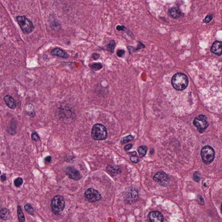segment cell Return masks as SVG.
Returning <instances> with one entry per match:
<instances>
[{
    "label": "cell",
    "instance_id": "1",
    "mask_svg": "<svg viewBox=\"0 0 222 222\" xmlns=\"http://www.w3.org/2000/svg\"><path fill=\"white\" fill-rule=\"evenodd\" d=\"M171 84L173 87L176 90H184L188 85V78L183 73H177L174 75L172 78Z\"/></svg>",
    "mask_w": 222,
    "mask_h": 222
},
{
    "label": "cell",
    "instance_id": "2",
    "mask_svg": "<svg viewBox=\"0 0 222 222\" xmlns=\"http://www.w3.org/2000/svg\"><path fill=\"white\" fill-rule=\"evenodd\" d=\"M108 135L107 129L104 125L96 124L92 129L91 136L95 140H103L106 139Z\"/></svg>",
    "mask_w": 222,
    "mask_h": 222
},
{
    "label": "cell",
    "instance_id": "3",
    "mask_svg": "<svg viewBox=\"0 0 222 222\" xmlns=\"http://www.w3.org/2000/svg\"><path fill=\"white\" fill-rule=\"evenodd\" d=\"M52 212L56 215L61 214L65 207V201L61 195L55 196L52 200L51 204Z\"/></svg>",
    "mask_w": 222,
    "mask_h": 222
},
{
    "label": "cell",
    "instance_id": "4",
    "mask_svg": "<svg viewBox=\"0 0 222 222\" xmlns=\"http://www.w3.org/2000/svg\"><path fill=\"white\" fill-rule=\"evenodd\" d=\"M201 155L204 163L208 165L212 163L214 160L215 152L213 148L210 146L207 145L202 148Z\"/></svg>",
    "mask_w": 222,
    "mask_h": 222
},
{
    "label": "cell",
    "instance_id": "5",
    "mask_svg": "<svg viewBox=\"0 0 222 222\" xmlns=\"http://www.w3.org/2000/svg\"><path fill=\"white\" fill-rule=\"evenodd\" d=\"M16 20L21 29L25 33H31L34 30L33 23L24 16H18L17 17Z\"/></svg>",
    "mask_w": 222,
    "mask_h": 222
},
{
    "label": "cell",
    "instance_id": "6",
    "mask_svg": "<svg viewBox=\"0 0 222 222\" xmlns=\"http://www.w3.org/2000/svg\"><path fill=\"white\" fill-rule=\"evenodd\" d=\"M207 118L204 115H200L195 118L193 121L194 125L197 127L199 132L202 133L209 126Z\"/></svg>",
    "mask_w": 222,
    "mask_h": 222
},
{
    "label": "cell",
    "instance_id": "7",
    "mask_svg": "<svg viewBox=\"0 0 222 222\" xmlns=\"http://www.w3.org/2000/svg\"><path fill=\"white\" fill-rule=\"evenodd\" d=\"M59 115L60 119L65 122H71L69 117L72 120H74V113L69 107H64L63 109H60Z\"/></svg>",
    "mask_w": 222,
    "mask_h": 222
},
{
    "label": "cell",
    "instance_id": "8",
    "mask_svg": "<svg viewBox=\"0 0 222 222\" xmlns=\"http://www.w3.org/2000/svg\"><path fill=\"white\" fill-rule=\"evenodd\" d=\"M84 196L89 201L92 203L100 201L102 198V196L100 193L92 188H89L86 190Z\"/></svg>",
    "mask_w": 222,
    "mask_h": 222
},
{
    "label": "cell",
    "instance_id": "9",
    "mask_svg": "<svg viewBox=\"0 0 222 222\" xmlns=\"http://www.w3.org/2000/svg\"><path fill=\"white\" fill-rule=\"evenodd\" d=\"M154 181L162 186H166L169 181V178L165 173L158 172L153 177Z\"/></svg>",
    "mask_w": 222,
    "mask_h": 222
},
{
    "label": "cell",
    "instance_id": "10",
    "mask_svg": "<svg viewBox=\"0 0 222 222\" xmlns=\"http://www.w3.org/2000/svg\"><path fill=\"white\" fill-rule=\"evenodd\" d=\"M137 190L135 188H130L128 190L126 193V201L128 203H132L135 202L138 198Z\"/></svg>",
    "mask_w": 222,
    "mask_h": 222
},
{
    "label": "cell",
    "instance_id": "11",
    "mask_svg": "<svg viewBox=\"0 0 222 222\" xmlns=\"http://www.w3.org/2000/svg\"><path fill=\"white\" fill-rule=\"evenodd\" d=\"M66 174L69 178L75 181H78L82 178L79 171L72 167H68L66 169Z\"/></svg>",
    "mask_w": 222,
    "mask_h": 222
},
{
    "label": "cell",
    "instance_id": "12",
    "mask_svg": "<svg viewBox=\"0 0 222 222\" xmlns=\"http://www.w3.org/2000/svg\"><path fill=\"white\" fill-rule=\"evenodd\" d=\"M149 222H163L164 216L162 213L159 211H152L148 215Z\"/></svg>",
    "mask_w": 222,
    "mask_h": 222
},
{
    "label": "cell",
    "instance_id": "13",
    "mask_svg": "<svg viewBox=\"0 0 222 222\" xmlns=\"http://www.w3.org/2000/svg\"><path fill=\"white\" fill-rule=\"evenodd\" d=\"M210 51L218 56H221L222 55L221 42L218 41L215 42L212 45Z\"/></svg>",
    "mask_w": 222,
    "mask_h": 222
},
{
    "label": "cell",
    "instance_id": "14",
    "mask_svg": "<svg viewBox=\"0 0 222 222\" xmlns=\"http://www.w3.org/2000/svg\"><path fill=\"white\" fill-rule=\"evenodd\" d=\"M4 100L7 106L10 109H14L16 106V103L15 100L9 95H7L4 97Z\"/></svg>",
    "mask_w": 222,
    "mask_h": 222
},
{
    "label": "cell",
    "instance_id": "15",
    "mask_svg": "<svg viewBox=\"0 0 222 222\" xmlns=\"http://www.w3.org/2000/svg\"><path fill=\"white\" fill-rule=\"evenodd\" d=\"M51 53L52 55H54V56H57V57H61V58L66 59L69 57V55L66 52L59 48L54 49L52 50Z\"/></svg>",
    "mask_w": 222,
    "mask_h": 222
},
{
    "label": "cell",
    "instance_id": "16",
    "mask_svg": "<svg viewBox=\"0 0 222 222\" xmlns=\"http://www.w3.org/2000/svg\"><path fill=\"white\" fill-rule=\"evenodd\" d=\"M10 217V211L7 208H4L0 209V219L7 220Z\"/></svg>",
    "mask_w": 222,
    "mask_h": 222
},
{
    "label": "cell",
    "instance_id": "17",
    "mask_svg": "<svg viewBox=\"0 0 222 222\" xmlns=\"http://www.w3.org/2000/svg\"><path fill=\"white\" fill-rule=\"evenodd\" d=\"M107 171H109V172L111 173L112 175H116L121 172V170L120 168L117 167L115 166L109 165L107 167Z\"/></svg>",
    "mask_w": 222,
    "mask_h": 222
},
{
    "label": "cell",
    "instance_id": "18",
    "mask_svg": "<svg viewBox=\"0 0 222 222\" xmlns=\"http://www.w3.org/2000/svg\"><path fill=\"white\" fill-rule=\"evenodd\" d=\"M169 13L171 16L173 18H177L179 17L181 14V12L178 8L176 7H173L171 8L169 10Z\"/></svg>",
    "mask_w": 222,
    "mask_h": 222
},
{
    "label": "cell",
    "instance_id": "19",
    "mask_svg": "<svg viewBox=\"0 0 222 222\" xmlns=\"http://www.w3.org/2000/svg\"><path fill=\"white\" fill-rule=\"evenodd\" d=\"M115 43L114 40H111L110 41V43L106 46L103 47V49L106 50L110 52L111 53H113L114 52L115 48Z\"/></svg>",
    "mask_w": 222,
    "mask_h": 222
},
{
    "label": "cell",
    "instance_id": "20",
    "mask_svg": "<svg viewBox=\"0 0 222 222\" xmlns=\"http://www.w3.org/2000/svg\"><path fill=\"white\" fill-rule=\"evenodd\" d=\"M17 214L19 222H25V221L24 215L22 210L21 207L20 205H18L17 207Z\"/></svg>",
    "mask_w": 222,
    "mask_h": 222
},
{
    "label": "cell",
    "instance_id": "21",
    "mask_svg": "<svg viewBox=\"0 0 222 222\" xmlns=\"http://www.w3.org/2000/svg\"><path fill=\"white\" fill-rule=\"evenodd\" d=\"M147 147L145 146H141L139 147L137 149V151L139 153L141 157H144L146 155L147 152Z\"/></svg>",
    "mask_w": 222,
    "mask_h": 222
},
{
    "label": "cell",
    "instance_id": "22",
    "mask_svg": "<svg viewBox=\"0 0 222 222\" xmlns=\"http://www.w3.org/2000/svg\"><path fill=\"white\" fill-rule=\"evenodd\" d=\"M24 209H25L27 212H28L29 214L31 215H34V209L33 207H32V205L31 204L28 203V204H26L24 206Z\"/></svg>",
    "mask_w": 222,
    "mask_h": 222
},
{
    "label": "cell",
    "instance_id": "23",
    "mask_svg": "<svg viewBox=\"0 0 222 222\" xmlns=\"http://www.w3.org/2000/svg\"><path fill=\"white\" fill-rule=\"evenodd\" d=\"M134 139V137L133 136H132V135H128V136L122 138L121 141V142L122 144L126 143L129 142V141L133 140Z\"/></svg>",
    "mask_w": 222,
    "mask_h": 222
},
{
    "label": "cell",
    "instance_id": "24",
    "mask_svg": "<svg viewBox=\"0 0 222 222\" xmlns=\"http://www.w3.org/2000/svg\"><path fill=\"white\" fill-rule=\"evenodd\" d=\"M23 183V180L21 178H17L14 181V184L16 187H20Z\"/></svg>",
    "mask_w": 222,
    "mask_h": 222
},
{
    "label": "cell",
    "instance_id": "25",
    "mask_svg": "<svg viewBox=\"0 0 222 222\" xmlns=\"http://www.w3.org/2000/svg\"><path fill=\"white\" fill-rule=\"evenodd\" d=\"M31 138L34 141H37L40 140V137L39 135L35 132H32L31 134Z\"/></svg>",
    "mask_w": 222,
    "mask_h": 222
},
{
    "label": "cell",
    "instance_id": "26",
    "mask_svg": "<svg viewBox=\"0 0 222 222\" xmlns=\"http://www.w3.org/2000/svg\"><path fill=\"white\" fill-rule=\"evenodd\" d=\"M103 65L101 64V63H94L92 66V67L93 69L95 70H100L102 69L103 68Z\"/></svg>",
    "mask_w": 222,
    "mask_h": 222
},
{
    "label": "cell",
    "instance_id": "27",
    "mask_svg": "<svg viewBox=\"0 0 222 222\" xmlns=\"http://www.w3.org/2000/svg\"><path fill=\"white\" fill-rule=\"evenodd\" d=\"M194 178L195 181L199 182L201 180V175L198 172H195L194 174Z\"/></svg>",
    "mask_w": 222,
    "mask_h": 222
},
{
    "label": "cell",
    "instance_id": "28",
    "mask_svg": "<svg viewBox=\"0 0 222 222\" xmlns=\"http://www.w3.org/2000/svg\"><path fill=\"white\" fill-rule=\"evenodd\" d=\"M213 18V16L210 14V15H207L206 17H205V19H204V21L205 22L209 23L212 20Z\"/></svg>",
    "mask_w": 222,
    "mask_h": 222
},
{
    "label": "cell",
    "instance_id": "29",
    "mask_svg": "<svg viewBox=\"0 0 222 222\" xmlns=\"http://www.w3.org/2000/svg\"><path fill=\"white\" fill-rule=\"evenodd\" d=\"M131 161L134 163H137L139 161V159L135 156H132L130 158Z\"/></svg>",
    "mask_w": 222,
    "mask_h": 222
},
{
    "label": "cell",
    "instance_id": "30",
    "mask_svg": "<svg viewBox=\"0 0 222 222\" xmlns=\"http://www.w3.org/2000/svg\"><path fill=\"white\" fill-rule=\"evenodd\" d=\"M125 51L123 50H119L117 52V55L119 57H122L125 54Z\"/></svg>",
    "mask_w": 222,
    "mask_h": 222
},
{
    "label": "cell",
    "instance_id": "31",
    "mask_svg": "<svg viewBox=\"0 0 222 222\" xmlns=\"http://www.w3.org/2000/svg\"><path fill=\"white\" fill-rule=\"evenodd\" d=\"M197 201H198L199 204L202 205H204V200L201 196H199L198 197V198H197Z\"/></svg>",
    "mask_w": 222,
    "mask_h": 222
},
{
    "label": "cell",
    "instance_id": "32",
    "mask_svg": "<svg viewBox=\"0 0 222 222\" xmlns=\"http://www.w3.org/2000/svg\"><path fill=\"white\" fill-rule=\"evenodd\" d=\"M116 29L118 31H124L125 29V27L124 26L118 25L117 26Z\"/></svg>",
    "mask_w": 222,
    "mask_h": 222
},
{
    "label": "cell",
    "instance_id": "33",
    "mask_svg": "<svg viewBox=\"0 0 222 222\" xmlns=\"http://www.w3.org/2000/svg\"><path fill=\"white\" fill-rule=\"evenodd\" d=\"M132 144H130L127 145H126V146L124 147V149L126 150V151H129V150H130V149H131V148H132Z\"/></svg>",
    "mask_w": 222,
    "mask_h": 222
},
{
    "label": "cell",
    "instance_id": "34",
    "mask_svg": "<svg viewBox=\"0 0 222 222\" xmlns=\"http://www.w3.org/2000/svg\"><path fill=\"white\" fill-rule=\"evenodd\" d=\"M100 57V55L96 54V53H94L92 55V58H93L94 60H97V59H98Z\"/></svg>",
    "mask_w": 222,
    "mask_h": 222
},
{
    "label": "cell",
    "instance_id": "35",
    "mask_svg": "<svg viewBox=\"0 0 222 222\" xmlns=\"http://www.w3.org/2000/svg\"><path fill=\"white\" fill-rule=\"evenodd\" d=\"M44 160L47 163H50L51 161V157L50 156H47L45 158Z\"/></svg>",
    "mask_w": 222,
    "mask_h": 222
},
{
    "label": "cell",
    "instance_id": "36",
    "mask_svg": "<svg viewBox=\"0 0 222 222\" xmlns=\"http://www.w3.org/2000/svg\"><path fill=\"white\" fill-rule=\"evenodd\" d=\"M1 181H2V182H4V181H6V180H7V177H6V175H2L1 176Z\"/></svg>",
    "mask_w": 222,
    "mask_h": 222
},
{
    "label": "cell",
    "instance_id": "37",
    "mask_svg": "<svg viewBox=\"0 0 222 222\" xmlns=\"http://www.w3.org/2000/svg\"><path fill=\"white\" fill-rule=\"evenodd\" d=\"M1 171H0V175H1Z\"/></svg>",
    "mask_w": 222,
    "mask_h": 222
},
{
    "label": "cell",
    "instance_id": "38",
    "mask_svg": "<svg viewBox=\"0 0 222 222\" xmlns=\"http://www.w3.org/2000/svg\"></svg>",
    "mask_w": 222,
    "mask_h": 222
}]
</instances>
